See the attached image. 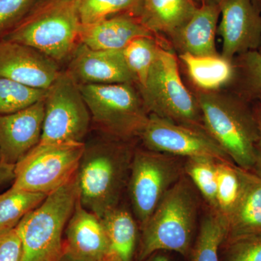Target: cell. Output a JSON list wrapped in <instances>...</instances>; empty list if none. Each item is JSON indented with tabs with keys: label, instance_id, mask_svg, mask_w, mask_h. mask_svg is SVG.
I'll list each match as a JSON object with an SVG mask.
<instances>
[{
	"label": "cell",
	"instance_id": "6da1fadb",
	"mask_svg": "<svg viewBox=\"0 0 261 261\" xmlns=\"http://www.w3.org/2000/svg\"><path fill=\"white\" fill-rule=\"evenodd\" d=\"M109 137L86 143L76 172L79 202L99 217L119 205L128 183L134 151Z\"/></svg>",
	"mask_w": 261,
	"mask_h": 261
},
{
	"label": "cell",
	"instance_id": "7a4b0ae2",
	"mask_svg": "<svg viewBox=\"0 0 261 261\" xmlns=\"http://www.w3.org/2000/svg\"><path fill=\"white\" fill-rule=\"evenodd\" d=\"M197 99L205 132L234 164L252 171L259 132L247 99L215 92H200Z\"/></svg>",
	"mask_w": 261,
	"mask_h": 261
},
{
	"label": "cell",
	"instance_id": "3957f363",
	"mask_svg": "<svg viewBox=\"0 0 261 261\" xmlns=\"http://www.w3.org/2000/svg\"><path fill=\"white\" fill-rule=\"evenodd\" d=\"M198 199L188 177L182 176L165 195L142 228L138 259L163 250L188 256L191 252Z\"/></svg>",
	"mask_w": 261,
	"mask_h": 261
},
{
	"label": "cell",
	"instance_id": "277c9868",
	"mask_svg": "<svg viewBox=\"0 0 261 261\" xmlns=\"http://www.w3.org/2000/svg\"><path fill=\"white\" fill-rule=\"evenodd\" d=\"M82 27L77 0H46L5 36L57 63L71 58L80 44Z\"/></svg>",
	"mask_w": 261,
	"mask_h": 261
},
{
	"label": "cell",
	"instance_id": "5b68a950",
	"mask_svg": "<svg viewBox=\"0 0 261 261\" xmlns=\"http://www.w3.org/2000/svg\"><path fill=\"white\" fill-rule=\"evenodd\" d=\"M78 197L75 175L19 221L16 228L23 250L20 261H58L63 252V233Z\"/></svg>",
	"mask_w": 261,
	"mask_h": 261
},
{
	"label": "cell",
	"instance_id": "8992f818",
	"mask_svg": "<svg viewBox=\"0 0 261 261\" xmlns=\"http://www.w3.org/2000/svg\"><path fill=\"white\" fill-rule=\"evenodd\" d=\"M137 89L149 114L204 129L197 98L182 82L177 61L171 51L160 47L145 84Z\"/></svg>",
	"mask_w": 261,
	"mask_h": 261
},
{
	"label": "cell",
	"instance_id": "52a82bcc",
	"mask_svg": "<svg viewBox=\"0 0 261 261\" xmlns=\"http://www.w3.org/2000/svg\"><path fill=\"white\" fill-rule=\"evenodd\" d=\"M135 84H82L81 92L98 129L127 140L138 137L149 116Z\"/></svg>",
	"mask_w": 261,
	"mask_h": 261
},
{
	"label": "cell",
	"instance_id": "ba28073f",
	"mask_svg": "<svg viewBox=\"0 0 261 261\" xmlns=\"http://www.w3.org/2000/svg\"><path fill=\"white\" fill-rule=\"evenodd\" d=\"M85 142L41 144L16 165L15 188L49 195L76 175Z\"/></svg>",
	"mask_w": 261,
	"mask_h": 261
},
{
	"label": "cell",
	"instance_id": "9c48e42d",
	"mask_svg": "<svg viewBox=\"0 0 261 261\" xmlns=\"http://www.w3.org/2000/svg\"><path fill=\"white\" fill-rule=\"evenodd\" d=\"M171 156L147 149L134 151L127 186L134 216L140 228L182 176L181 163Z\"/></svg>",
	"mask_w": 261,
	"mask_h": 261
},
{
	"label": "cell",
	"instance_id": "30bf717a",
	"mask_svg": "<svg viewBox=\"0 0 261 261\" xmlns=\"http://www.w3.org/2000/svg\"><path fill=\"white\" fill-rule=\"evenodd\" d=\"M91 115L80 85L61 71L47 90L41 144L81 143L88 133Z\"/></svg>",
	"mask_w": 261,
	"mask_h": 261
},
{
	"label": "cell",
	"instance_id": "8fae6325",
	"mask_svg": "<svg viewBox=\"0 0 261 261\" xmlns=\"http://www.w3.org/2000/svg\"><path fill=\"white\" fill-rule=\"evenodd\" d=\"M138 137L146 149L160 153L231 161L205 130L178 124L155 115L149 114Z\"/></svg>",
	"mask_w": 261,
	"mask_h": 261
},
{
	"label": "cell",
	"instance_id": "7c38bea8",
	"mask_svg": "<svg viewBox=\"0 0 261 261\" xmlns=\"http://www.w3.org/2000/svg\"><path fill=\"white\" fill-rule=\"evenodd\" d=\"M218 33L223 40L221 56L233 61L239 56L258 51L261 46V11L252 0H221Z\"/></svg>",
	"mask_w": 261,
	"mask_h": 261
},
{
	"label": "cell",
	"instance_id": "4fadbf2b",
	"mask_svg": "<svg viewBox=\"0 0 261 261\" xmlns=\"http://www.w3.org/2000/svg\"><path fill=\"white\" fill-rule=\"evenodd\" d=\"M61 72L56 61L34 48L5 39L0 42V77L47 90Z\"/></svg>",
	"mask_w": 261,
	"mask_h": 261
},
{
	"label": "cell",
	"instance_id": "5bb4252c",
	"mask_svg": "<svg viewBox=\"0 0 261 261\" xmlns=\"http://www.w3.org/2000/svg\"><path fill=\"white\" fill-rule=\"evenodd\" d=\"M44 99L30 107L0 116V162L16 165L42 137Z\"/></svg>",
	"mask_w": 261,
	"mask_h": 261
},
{
	"label": "cell",
	"instance_id": "9a60e30c",
	"mask_svg": "<svg viewBox=\"0 0 261 261\" xmlns=\"http://www.w3.org/2000/svg\"><path fill=\"white\" fill-rule=\"evenodd\" d=\"M79 85L136 84L121 50H94L79 44L66 70Z\"/></svg>",
	"mask_w": 261,
	"mask_h": 261
},
{
	"label": "cell",
	"instance_id": "2e32d148",
	"mask_svg": "<svg viewBox=\"0 0 261 261\" xmlns=\"http://www.w3.org/2000/svg\"><path fill=\"white\" fill-rule=\"evenodd\" d=\"M63 252L76 261H101L111 254L102 221L77 201L65 229Z\"/></svg>",
	"mask_w": 261,
	"mask_h": 261
},
{
	"label": "cell",
	"instance_id": "e0dca14e",
	"mask_svg": "<svg viewBox=\"0 0 261 261\" xmlns=\"http://www.w3.org/2000/svg\"><path fill=\"white\" fill-rule=\"evenodd\" d=\"M221 10L219 4L202 3L181 28L169 37L174 49L194 56H218L216 34Z\"/></svg>",
	"mask_w": 261,
	"mask_h": 261
},
{
	"label": "cell",
	"instance_id": "ac0fdd59",
	"mask_svg": "<svg viewBox=\"0 0 261 261\" xmlns=\"http://www.w3.org/2000/svg\"><path fill=\"white\" fill-rule=\"evenodd\" d=\"M152 35L137 17L122 15L82 24L80 39L81 44L94 50H121L136 38Z\"/></svg>",
	"mask_w": 261,
	"mask_h": 261
},
{
	"label": "cell",
	"instance_id": "d6986e66",
	"mask_svg": "<svg viewBox=\"0 0 261 261\" xmlns=\"http://www.w3.org/2000/svg\"><path fill=\"white\" fill-rule=\"evenodd\" d=\"M197 8L194 0H141L137 17L152 34L169 38L188 21Z\"/></svg>",
	"mask_w": 261,
	"mask_h": 261
},
{
	"label": "cell",
	"instance_id": "ffe728a7",
	"mask_svg": "<svg viewBox=\"0 0 261 261\" xmlns=\"http://www.w3.org/2000/svg\"><path fill=\"white\" fill-rule=\"evenodd\" d=\"M192 82L202 92H215L235 80L237 68L234 61L214 56L179 55Z\"/></svg>",
	"mask_w": 261,
	"mask_h": 261
},
{
	"label": "cell",
	"instance_id": "44dd1931",
	"mask_svg": "<svg viewBox=\"0 0 261 261\" xmlns=\"http://www.w3.org/2000/svg\"><path fill=\"white\" fill-rule=\"evenodd\" d=\"M261 233V178L247 171L245 190L227 226L225 241Z\"/></svg>",
	"mask_w": 261,
	"mask_h": 261
},
{
	"label": "cell",
	"instance_id": "7402d4cb",
	"mask_svg": "<svg viewBox=\"0 0 261 261\" xmlns=\"http://www.w3.org/2000/svg\"><path fill=\"white\" fill-rule=\"evenodd\" d=\"M111 252L121 261H132L137 240V221L129 211L119 205L101 218Z\"/></svg>",
	"mask_w": 261,
	"mask_h": 261
},
{
	"label": "cell",
	"instance_id": "603a6c76",
	"mask_svg": "<svg viewBox=\"0 0 261 261\" xmlns=\"http://www.w3.org/2000/svg\"><path fill=\"white\" fill-rule=\"evenodd\" d=\"M247 171L231 161L217 162L216 214L224 220L227 226L243 197Z\"/></svg>",
	"mask_w": 261,
	"mask_h": 261
},
{
	"label": "cell",
	"instance_id": "cb8c5ba5",
	"mask_svg": "<svg viewBox=\"0 0 261 261\" xmlns=\"http://www.w3.org/2000/svg\"><path fill=\"white\" fill-rule=\"evenodd\" d=\"M227 236V224L210 211L201 223L190 252V261H220L219 251Z\"/></svg>",
	"mask_w": 261,
	"mask_h": 261
},
{
	"label": "cell",
	"instance_id": "d4e9b609",
	"mask_svg": "<svg viewBox=\"0 0 261 261\" xmlns=\"http://www.w3.org/2000/svg\"><path fill=\"white\" fill-rule=\"evenodd\" d=\"M47 195L12 187L0 195V228L14 227L25 215L45 200Z\"/></svg>",
	"mask_w": 261,
	"mask_h": 261
},
{
	"label": "cell",
	"instance_id": "484cf974",
	"mask_svg": "<svg viewBox=\"0 0 261 261\" xmlns=\"http://www.w3.org/2000/svg\"><path fill=\"white\" fill-rule=\"evenodd\" d=\"M217 160L200 157L187 159L184 171L192 185L203 197L210 207L211 211L216 214V188H217Z\"/></svg>",
	"mask_w": 261,
	"mask_h": 261
},
{
	"label": "cell",
	"instance_id": "4316f807",
	"mask_svg": "<svg viewBox=\"0 0 261 261\" xmlns=\"http://www.w3.org/2000/svg\"><path fill=\"white\" fill-rule=\"evenodd\" d=\"M159 48L153 37H140L130 41L122 49L126 65L135 76L137 87L145 84Z\"/></svg>",
	"mask_w": 261,
	"mask_h": 261
},
{
	"label": "cell",
	"instance_id": "83f0119b",
	"mask_svg": "<svg viewBox=\"0 0 261 261\" xmlns=\"http://www.w3.org/2000/svg\"><path fill=\"white\" fill-rule=\"evenodd\" d=\"M47 90L32 88L0 77V116L11 114L30 107L44 99Z\"/></svg>",
	"mask_w": 261,
	"mask_h": 261
},
{
	"label": "cell",
	"instance_id": "f1b7e54d",
	"mask_svg": "<svg viewBox=\"0 0 261 261\" xmlns=\"http://www.w3.org/2000/svg\"><path fill=\"white\" fill-rule=\"evenodd\" d=\"M141 0H77L81 23L88 25L123 12L137 13Z\"/></svg>",
	"mask_w": 261,
	"mask_h": 261
},
{
	"label": "cell",
	"instance_id": "f546056e",
	"mask_svg": "<svg viewBox=\"0 0 261 261\" xmlns=\"http://www.w3.org/2000/svg\"><path fill=\"white\" fill-rule=\"evenodd\" d=\"M237 71L240 73L241 95L245 99H255L261 91V54L251 51L235 58Z\"/></svg>",
	"mask_w": 261,
	"mask_h": 261
},
{
	"label": "cell",
	"instance_id": "4dcf8cb0",
	"mask_svg": "<svg viewBox=\"0 0 261 261\" xmlns=\"http://www.w3.org/2000/svg\"><path fill=\"white\" fill-rule=\"evenodd\" d=\"M223 261H261V233L227 240Z\"/></svg>",
	"mask_w": 261,
	"mask_h": 261
},
{
	"label": "cell",
	"instance_id": "1f68e13d",
	"mask_svg": "<svg viewBox=\"0 0 261 261\" xmlns=\"http://www.w3.org/2000/svg\"><path fill=\"white\" fill-rule=\"evenodd\" d=\"M36 0H0V34L8 33L32 9Z\"/></svg>",
	"mask_w": 261,
	"mask_h": 261
},
{
	"label": "cell",
	"instance_id": "d6a6232c",
	"mask_svg": "<svg viewBox=\"0 0 261 261\" xmlns=\"http://www.w3.org/2000/svg\"><path fill=\"white\" fill-rule=\"evenodd\" d=\"M22 252L16 226L0 228V261H20Z\"/></svg>",
	"mask_w": 261,
	"mask_h": 261
},
{
	"label": "cell",
	"instance_id": "836d02e7",
	"mask_svg": "<svg viewBox=\"0 0 261 261\" xmlns=\"http://www.w3.org/2000/svg\"><path fill=\"white\" fill-rule=\"evenodd\" d=\"M254 113L258 126L259 137L256 146H255V161H254L253 167L252 172L261 178V102L259 101L255 108H253Z\"/></svg>",
	"mask_w": 261,
	"mask_h": 261
},
{
	"label": "cell",
	"instance_id": "e575fe53",
	"mask_svg": "<svg viewBox=\"0 0 261 261\" xmlns=\"http://www.w3.org/2000/svg\"><path fill=\"white\" fill-rule=\"evenodd\" d=\"M15 165L0 162V185L14 180Z\"/></svg>",
	"mask_w": 261,
	"mask_h": 261
},
{
	"label": "cell",
	"instance_id": "d590c367",
	"mask_svg": "<svg viewBox=\"0 0 261 261\" xmlns=\"http://www.w3.org/2000/svg\"><path fill=\"white\" fill-rule=\"evenodd\" d=\"M142 261H171L170 259L168 258L167 256L166 255H163V254L158 253V252H155V253L152 254V255L147 257V258L145 259V260Z\"/></svg>",
	"mask_w": 261,
	"mask_h": 261
},
{
	"label": "cell",
	"instance_id": "8d00e7d4",
	"mask_svg": "<svg viewBox=\"0 0 261 261\" xmlns=\"http://www.w3.org/2000/svg\"><path fill=\"white\" fill-rule=\"evenodd\" d=\"M101 261H121V259L119 258L116 254L113 253L111 252V254L105 257L104 259H102Z\"/></svg>",
	"mask_w": 261,
	"mask_h": 261
},
{
	"label": "cell",
	"instance_id": "74e56055",
	"mask_svg": "<svg viewBox=\"0 0 261 261\" xmlns=\"http://www.w3.org/2000/svg\"><path fill=\"white\" fill-rule=\"evenodd\" d=\"M58 261H76L74 259L72 258V257H70L69 255H67L66 253H65L64 252H63V254H62V255L61 257H60V258L58 259Z\"/></svg>",
	"mask_w": 261,
	"mask_h": 261
},
{
	"label": "cell",
	"instance_id": "f35d334b",
	"mask_svg": "<svg viewBox=\"0 0 261 261\" xmlns=\"http://www.w3.org/2000/svg\"><path fill=\"white\" fill-rule=\"evenodd\" d=\"M201 4L202 3H216V4H219L221 0H200Z\"/></svg>",
	"mask_w": 261,
	"mask_h": 261
},
{
	"label": "cell",
	"instance_id": "ab89813d",
	"mask_svg": "<svg viewBox=\"0 0 261 261\" xmlns=\"http://www.w3.org/2000/svg\"><path fill=\"white\" fill-rule=\"evenodd\" d=\"M255 6L261 11V0H252Z\"/></svg>",
	"mask_w": 261,
	"mask_h": 261
},
{
	"label": "cell",
	"instance_id": "60d3db41",
	"mask_svg": "<svg viewBox=\"0 0 261 261\" xmlns=\"http://www.w3.org/2000/svg\"><path fill=\"white\" fill-rule=\"evenodd\" d=\"M255 99H258L259 101H260L261 102V91L257 93L256 95V97H255Z\"/></svg>",
	"mask_w": 261,
	"mask_h": 261
},
{
	"label": "cell",
	"instance_id": "b9f144b4",
	"mask_svg": "<svg viewBox=\"0 0 261 261\" xmlns=\"http://www.w3.org/2000/svg\"><path fill=\"white\" fill-rule=\"evenodd\" d=\"M259 53H260V54H261V46H260V49H259Z\"/></svg>",
	"mask_w": 261,
	"mask_h": 261
}]
</instances>
